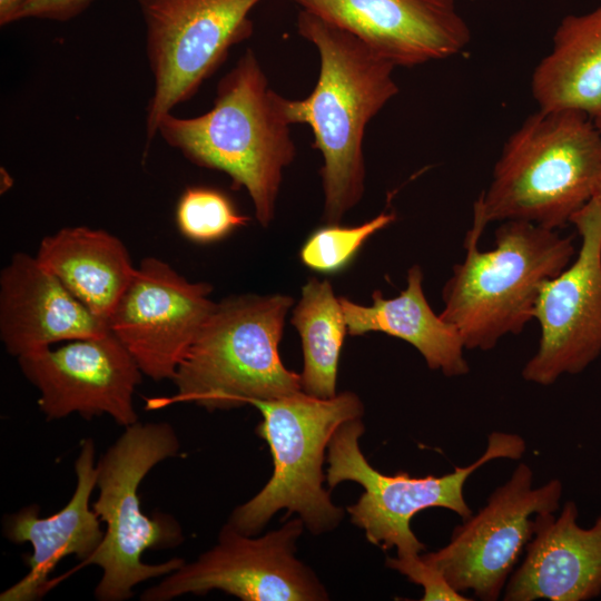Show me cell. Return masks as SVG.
Segmentation results:
<instances>
[{"mask_svg": "<svg viewBox=\"0 0 601 601\" xmlns=\"http://www.w3.org/2000/svg\"><path fill=\"white\" fill-rule=\"evenodd\" d=\"M298 33L317 49L319 73L303 99L282 97L290 125L305 124L323 156V218L339 224L362 199L363 142L368 122L398 93L396 68L354 35L300 10Z\"/></svg>", "mask_w": 601, "mask_h": 601, "instance_id": "6da1fadb", "label": "cell"}, {"mask_svg": "<svg viewBox=\"0 0 601 601\" xmlns=\"http://www.w3.org/2000/svg\"><path fill=\"white\" fill-rule=\"evenodd\" d=\"M290 124L252 49L219 80L213 107L203 115H165L158 135L190 162L225 173L248 193L258 223L275 217L284 170L296 147Z\"/></svg>", "mask_w": 601, "mask_h": 601, "instance_id": "7a4b0ae2", "label": "cell"}, {"mask_svg": "<svg viewBox=\"0 0 601 601\" xmlns=\"http://www.w3.org/2000/svg\"><path fill=\"white\" fill-rule=\"evenodd\" d=\"M601 177V132L580 111L529 116L506 140L473 220H524L558 230L593 196Z\"/></svg>", "mask_w": 601, "mask_h": 601, "instance_id": "3957f363", "label": "cell"}, {"mask_svg": "<svg viewBox=\"0 0 601 601\" xmlns=\"http://www.w3.org/2000/svg\"><path fill=\"white\" fill-rule=\"evenodd\" d=\"M485 227L473 220L464 259L446 280L440 316L460 334L465 349L490 351L533 319L542 285L561 273L575 253L572 237L530 221L505 220L494 247L479 249Z\"/></svg>", "mask_w": 601, "mask_h": 601, "instance_id": "277c9868", "label": "cell"}, {"mask_svg": "<svg viewBox=\"0 0 601 601\" xmlns=\"http://www.w3.org/2000/svg\"><path fill=\"white\" fill-rule=\"evenodd\" d=\"M293 304L283 294L216 303L171 380L176 393L148 400L147 407L194 403L225 411L303 392L300 374L287 370L278 353Z\"/></svg>", "mask_w": 601, "mask_h": 601, "instance_id": "5b68a950", "label": "cell"}, {"mask_svg": "<svg viewBox=\"0 0 601 601\" xmlns=\"http://www.w3.org/2000/svg\"><path fill=\"white\" fill-rule=\"evenodd\" d=\"M180 442L166 422L140 423L124 427L121 435L97 462V500L92 509L106 524L98 549L77 569L97 565L102 574L93 595L99 601H125L134 588L152 578H162L179 569L185 560L173 558L149 564L142 561L147 550L175 548L183 543L179 522L171 515L149 516L141 511L139 486L160 462L178 454Z\"/></svg>", "mask_w": 601, "mask_h": 601, "instance_id": "8992f818", "label": "cell"}, {"mask_svg": "<svg viewBox=\"0 0 601 601\" xmlns=\"http://www.w3.org/2000/svg\"><path fill=\"white\" fill-rule=\"evenodd\" d=\"M262 413L256 433L273 456L274 471L266 485L235 508L227 523L246 535H256L279 510L298 513L313 534L335 529L344 510L333 504L323 487V463L337 427L363 415V403L352 392L332 398L298 394L250 403Z\"/></svg>", "mask_w": 601, "mask_h": 601, "instance_id": "52a82bcc", "label": "cell"}, {"mask_svg": "<svg viewBox=\"0 0 601 601\" xmlns=\"http://www.w3.org/2000/svg\"><path fill=\"white\" fill-rule=\"evenodd\" d=\"M361 418L344 422L332 435L325 479L329 489L344 481H354L364 487L359 500L347 508L351 521L364 530L368 542L383 550L396 548L398 556L421 554L425 550L411 529L416 513L443 508L462 520L467 519L472 515L464 496L467 479L493 460H519L526 450L519 434L495 431L487 436L485 451L476 461L455 466L451 473L413 477L400 471L386 475L375 470L359 449L358 440L364 432Z\"/></svg>", "mask_w": 601, "mask_h": 601, "instance_id": "ba28073f", "label": "cell"}, {"mask_svg": "<svg viewBox=\"0 0 601 601\" xmlns=\"http://www.w3.org/2000/svg\"><path fill=\"white\" fill-rule=\"evenodd\" d=\"M263 0H138L154 90L146 109L145 154L161 118L189 100L230 49L253 32Z\"/></svg>", "mask_w": 601, "mask_h": 601, "instance_id": "9c48e42d", "label": "cell"}, {"mask_svg": "<svg viewBox=\"0 0 601 601\" xmlns=\"http://www.w3.org/2000/svg\"><path fill=\"white\" fill-rule=\"evenodd\" d=\"M534 473L519 463L485 505L457 525L446 545L421 554L460 592L472 591L483 601L497 600L533 533V518L556 512L562 482L533 486Z\"/></svg>", "mask_w": 601, "mask_h": 601, "instance_id": "30bf717a", "label": "cell"}, {"mask_svg": "<svg viewBox=\"0 0 601 601\" xmlns=\"http://www.w3.org/2000/svg\"><path fill=\"white\" fill-rule=\"evenodd\" d=\"M300 518L265 535H246L226 523L218 542L193 562L164 575L141 601H169L220 590L243 601H319L328 594L315 573L295 556Z\"/></svg>", "mask_w": 601, "mask_h": 601, "instance_id": "8fae6325", "label": "cell"}, {"mask_svg": "<svg viewBox=\"0 0 601 601\" xmlns=\"http://www.w3.org/2000/svg\"><path fill=\"white\" fill-rule=\"evenodd\" d=\"M581 244L577 258L541 287L533 318L540 326L535 354L522 377L548 386L583 372L601 354V206L592 197L570 220Z\"/></svg>", "mask_w": 601, "mask_h": 601, "instance_id": "7c38bea8", "label": "cell"}, {"mask_svg": "<svg viewBox=\"0 0 601 601\" xmlns=\"http://www.w3.org/2000/svg\"><path fill=\"white\" fill-rule=\"evenodd\" d=\"M211 286L190 282L168 263L146 257L108 318L109 331L144 375L173 380L213 313Z\"/></svg>", "mask_w": 601, "mask_h": 601, "instance_id": "4fadbf2b", "label": "cell"}, {"mask_svg": "<svg viewBox=\"0 0 601 601\" xmlns=\"http://www.w3.org/2000/svg\"><path fill=\"white\" fill-rule=\"evenodd\" d=\"M17 359L39 391L38 406L47 421L77 413L86 420L107 414L122 427L138 422L134 394L144 374L110 331Z\"/></svg>", "mask_w": 601, "mask_h": 601, "instance_id": "5bb4252c", "label": "cell"}, {"mask_svg": "<svg viewBox=\"0 0 601 601\" xmlns=\"http://www.w3.org/2000/svg\"><path fill=\"white\" fill-rule=\"evenodd\" d=\"M343 29L395 67L460 53L471 30L455 0H289Z\"/></svg>", "mask_w": 601, "mask_h": 601, "instance_id": "9a60e30c", "label": "cell"}, {"mask_svg": "<svg viewBox=\"0 0 601 601\" xmlns=\"http://www.w3.org/2000/svg\"><path fill=\"white\" fill-rule=\"evenodd\" d=\"M96 447L92 439L80 442L75 461L76 487L69 502L57 513L41 518L40 508L31 504L3 518V535L14 544L30 543L32 553L24 556L28 572L0 594V601H36L50 589V573L68 555L82 562L100 545L105 531L90 506L97 487Z\"/></svg>", "mask_w": 601, "mask_h": 601, "instance_id": "2e32d148", "label": "cell"}, {"mask_svg": "<svg viewBox=\"0 0 601 601\" xmlns=\"http://www.w3.org/2000/svg\"><path fill=\"white\" fill-rule=\"evenodd\" d=\"M554 513L534 515L524 559L504 588L505 601H587L601 594V515L582 528L573 501Z\"/></svg>", "mask_w": 601, "mask_h": 601, "instance_id": "e0dca14e", "label": "cell"}, {"mask_svg": "<svg viewBox=\"0 0 601 601\" xmlns=\"http://www.w3.org/2000/svg\"><path fill=\"white\" fill-rule=\"evenodd\" d=\"M108 323L91 313L36 256L12 255L0 273V339L20 357L56 343L98 337Z\"/></svg>", "mask_w": 601, "mask_h": 601, "instance_id": "ac0fdd59", "label": "cell"}, {"mask_svg": "<svg viewBox=\"0 0 601 601\" xmlns=\"http://www.w3.org/2000/svg\"><path fill=\"white\" fill-rule=\"evenodd\" d=\"M406 282V288L393 298H385L381 290H375L371 306L339 297L347 333L351 336L370 332L388 334L414 346L431 370L450 377L467 374L470 367L460 334L431 308L418 265L408 269Z\"/></svg>", "mask_w": 601, "mask_h": 601, "instance_id": "d6986e66", "label": "cell"}, {"mask_svg": "<svg viewBox=\"0 0 601 601\" xmlns=\"http://www.w3.org/2000/svg\"><path fill=\"white\" fill-rule=\"evenodd\" d=\"M36 257L79 302L107 323L137 269L118 237L87 226L65 227L46 236Z\"/></svg>", "mask_w": 601, "mask_h": 601, "instance_id": "ffe728a7", "label": "cell"}, {"mask_svg": "<svg viewBox=\"0 0 601 601\" xmlns=\"http://www.w3.org/2000/svg\"><path fill=\"white\" fill-rule=\"evenodd\" d=\"M531 91L541 111L601 114V6L562 19L536 65Z\"/></svg>", "mask_w": 601, "mask_h": 601, "instance_id": "44dd1931", "label": "cell"}, {"mask_svg": "<svg viewBox=\"0 0 601 601\" xmlns=\"http://www.w3.org/2000/svg\"><path fill=\"white\" fill-rule=\"evenodd\" d=\"M290 323L303 345L302 390L317 398L336 395L341 348L347 332L341 300L328 280L311 277L293 309Z\"/></svg>", "mask_w": 601, "mask_h": 601, "instance_id": "7402d4cb", "label": "cell"}, {"mask_svg": "<svg viewBox=\"0 0 601 601\" xmlns=\"http://www.w3.org/2000/svg\"><path fill=\"white\" fill-rule=\"evenodd\" d=\"M248 220L226 194L210 187L187 188L176 208L180 233L197 243L219 240Z\"/></svg>", "mask_w": 601, "mask_h": 601, "instance_id": "603a6c76", "label": "cell"}, {"mask_svg": "<svg viewBox=\"0 0 601 601\" xmlns=\"http://www.w3.org/2000/svg\"><path fill=\"white\" fill-rule=\"evenodd\" d=\"M396 219L393 211H382L358 226L327 224L316 229L300 248L299 257L308 268L334 274L344 269L365 242Z\"/></svg>", "mask_w": 601, "mask_h": 601, "instance_id": "cb8c5ba5", "label": "cell"}, {"mask_svg": "<svg viewBox=\"0 0 601 601\" xmlns=\"http://www.w3.org/2000/svg\"><path fill=\"white\" fill-rule=\"evenodd\" d=\"M386 565L400 572L407 580L423 588L422 601H470V598L454 589L443 573L424 561L421 554L386 558Z\"/></svg>", "mask_w": 601, "mask_h": 601, "instance_id": "d4e9b609", "label": "cell"}, {"mask_svg": "<svg viewBox=\"0 0 601 601\" xmlns=\"http://www.w3.org/2000/svg\"><path fill=\"white\" fill-rule=\"evenodd\" d=\"M93 0H24L14 21L27 18L68 21L80 14Z\"/></svg>", "mask_w": 601, "mask_h": 601, "instance_id": "484cf974", "label": "cell"}, {"mask_svg": "<svg viewBox=\"0 0 601 601\" xmlns=\"http://www.w3.org/2000/svg\"><path fill=\"white\" fill-rule=\"evenodd\" d=\"M24 0H0V24L13 22L14 16Z\"/></svg>", "mask_w": 601, "mask_h": 601, "instance_id": "4316f807", "label": "cell"}, {"mask_svg": "<svg viewBox=\"0 0 601 601\" xmlns=\"http://www.w3.org/2000/svg\"><path fill=\"white\" fill-rule=\"evenodd\" d=\"M593 197L599 201V204L601 206V177H600L599 183L597 185Z\"/></svg>", "mask_w": 601, "mask_h": 601, "instance_id": "83f0119b", "label": "cell"}, {"mask_svg": "<svg viewBox=\"0 0 601 601\" xmlns=\"http://www.w3.org/2000/svg\"><path fill=\"white\" fill-rule=\"evenodd\" d=\"M593 121L597 126V128L600 130L601 132V114L599 116H597L595 118H593Z\"/></svg>", "mask_w": 601, "mask_h": 601, "instance_id": "f1b7e54d", "label": "cell"}]
</instances>
